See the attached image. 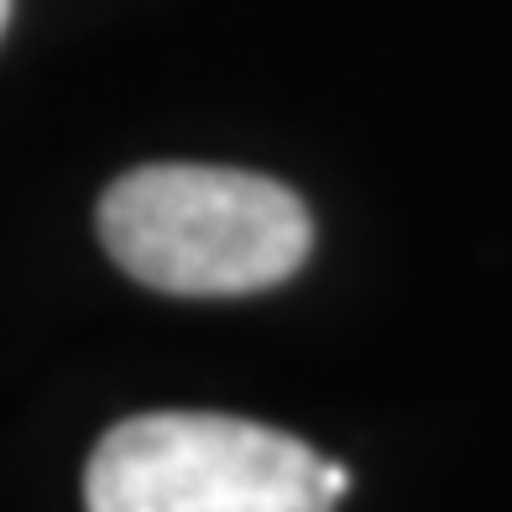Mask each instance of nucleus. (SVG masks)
<instances>
[{
	"mask_svg": "<svg viewBox=\"0 0 512 512\" xmlns=\"http://www.w3.org/2000/svg\"><path fill=\"white\" fill-rule=\"evenodd\" d=\"M100 241L115 267L157 293L236 298L304 267L314 225L304 199L262 173L152 162L110 183Z\"/></svg>",
	"mask_w": 512,
	"mask_h": 512,
	"instance_id": "1",
	"label": "nucleus"
},
{
	"mask_svg": "<svg viewBox=\"0 0 512 512\" xmlns=\"http://www.w3.org/2000/svg\"><path fill=\"white\" fill-rule=\"evenodd\" d=\"M89 512H330L324 460L230 413H136L84 471Z\"/></svg>",
	"mask_w": 512,
	"mask_h": 512,
	"instance_id": "2",
	"label": "nucleus"
},
{
	"mask_svg": "<svg viewBox=\"0 0 512 512\" xmlns=\"http://www.w3.org/2000/svg\"><path fill=\"white\" fill-rule=\"evenodd\" d=\"M6 21H11V0H0V32H6Z\"/></svg>",
	"mask_w": 512,
	"mask_h": 512,
	"instance_id": "3",
	"label": "nucleus"
}]
</instances>
